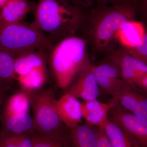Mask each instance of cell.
<instances>
[{"instance_id":"6da1fadb","label":"cell","mask_w":147,"mask_h":147,"mask_svg":"<svg viewBox=\"0 0 147 147\" xmlns=\"http://www.w3.org/2000/svg\"><path fill=\"white\" fill-rule=\"evenodd\" d=\"M88 9L83 0H38L30 25L56 44L84 29Z\"/></svg>"},{"instance_id":"7a4b0ae2","label":"cell","mask_w":147,"mask_h":147,"mask_svg":"<svg viewBox=\"0 0 147 147\" xmlns=\"http://www.w3.org/2000/svg\"><path fill=\"white\" fill-rule=\"evenodd\" d=\"M137 2L119 1L112 5H98L89 11L84 29L89 45L96 52L108 53L114 48L116 35L124 25L135 21Z\"/></svg>"},{"instance_id":"3957f363","label":"cell","mask_w":147,"mask_h":147,"mask_svg":"<svg viewBox=\"0 0 147 147\" xmlns=\"http://www.w3.org/2000/svg\"><path fill=\"white\" fill-rule=\"evenodd\" d=\"M88 45V39L76 35L60 40L50 49L48 59L59 88H68L80 72L91 63Z\"/></svg>"},{"instance_id":"277c9868","label":"cell","mask_w":147,"mask_h":147,"mask_svg":"<svg viewBox=\"0 0 147 147\" xmlns=\"http://www.w3.org/2000/svg\"><path fill=\"white\" fill-rule=\"evenodd\" d=\"M55 43L30 25L0 21V50L15 59L41 49H51Z\"/></svg>"},{"instance_id":"5b68a950","label":"cell","mask_w":147,"mask_h":147,"mask_svg":"<svg viewBox=\"0 0 147 147\" xmlns=\"http://www.w3.org/2000/svg\"><path fill=\"white\" fill-rule=\"evenodd\" d=\"M55 100L53 92L50 90L42 92L34 98L33 131L39 135L69 143V137L65 134L67 127L57 113Z\"/></svg>"},{"instance_id":"8992f818","label":"cell","mask_w":147,"mask_h":147,"mask_svg":"<svg viewBox=\"0 0 147 147\" xmlns=\"http://www.w3.org/2000/svg\"><path fill=\"white\" fill-rule=\"evenodd\" d=\"M108 118L117 124L139 147H147V123L116 105L109 111Z\"/></svg>"},{"instance_id":"52a82bcc","label":"cell","mask_w":147,"mask_h":147,"mask_svg":"<svg viewBox=\"0 0 147 147\" xmlns=\"http://www.w3.org/2000/svg\"><path fill=\"white\" fill-rule=\"evenodd\" d=\"M107 54L106 59L117 65L122 80L129 86L135 87L134 83L137 78L147 74V64L133 57L125 47L121 46L114 48Z\"/></svg>"},{"instance_id":"ba28073f","label":"cell","mask_w":147,"mask_h":147,"mask_svg":"<svg viewBox=\"0 0 147 147\" xmlns=\"http://www.w3.org/2000/svg\"><path fill=\"white\" fill-rule=\"evenodd\" d=\"M92 70L99 88L112 96L111 102L115 104L124 82L121 78L118 66L114 62L105 59L97 65H92Z\"/></svg>"},{"instance_id":"9c48e42d","label":"cell","mask_w":147,"mask_h":147,"mask_svg":"<svg viewBox=\"0 0 147 147\" xmlns=\"http://www.w3.org/2000/svg\"><path fill=\"white\" fill-rule=\"evenodd\" d=\"M142 91L123 82L115 101L124 109L147 123V98Z\"/></svg>"},{"instance_id":"30bf717a","label":"cell","mask_w":147,"mask_h":147,"mask_svg":"<svg viewBox=\"0 0 147 147\" xmlns=\"http://www.w3.org/2000/svg\"><path fill=\"white\" fill-rule=\"evenodd\" d=\"M91 63L78 74L68 91L76 98L83 101L96 100L99 95V88L92 70Z\"/></svg>"},{"instance_id":"8fae6325","label":"cell","mask_w":147,"mask_h":147,"mask_svg":"<svg viewBox=\"0 0 147 147\" xmlns=\"http://www.w3.org/2000/svg\"><path fill=\"white\" fill-rule=\"evenodd\" d=\"M55 106L62 122L69 129L82 122L81 102L69 93L64 94L58 100L55 99Z\"/></svg>"},{"instance_id":"7c38bea8","label":"cell","mask_w":147,"mask_h":147,"mask_svg":"<svg viewBox=\"0 0 147 147\" xmlns=\"http://www.w3.org/2000/svg\"><path fill=\"white\" fill-rule=\"evenodd\" d=\"M113 102L104 103L97 99L81 102V111L86 124L102 128L108 120L109 111L115 105Z\"/></svg>"},{"instance_id":"4fadbf2b","label":"cell","mask_w":147,"mask_h":147,"mask_svg":"<svg viewBox=\"0 0 147 147\" xmlns=\"http://www.w3.org/2000/svg\"><path fill=\"white\" fill-rule=\"evenodd\" d=\"M36 6L28 0H8L0 9V21L7 23H21Z\"/></svg>"},{"instance_id":"5bb4252c","label":"cell","mask_w":147,"mask_h":147,"mask_svg":"<svg viewBox=\"0 0 147 147\" xmlns=\"http://www.w3.org/2000/svg\"><path fill=\"white\" fill-rule=\"evenodd\" d=\"M69 130V140L73 147H97V127L79 124Z\"/></svg>"},{"instance_id":"9a60e30c","label":"cell","mask_w":147,"mask_h":147,"mask_svg":"<svg viewBox=\"0 0 147 147\" xmlns=\"http://www.w3.org/2000/svg\"><path fill=\"white\" fill-rule=\"evenodd\" d=\"M46 50H39L24 54L16 58L14 61V71L16 75H23L33 69L46 66L47 56Z\"/></svg>"},{"instance_id":"2e32d148","label":"cell","mask_w":147,"mask_h":147,"mask_svg":"<svg viewBox=\"0 0 147 147\" xmlns=\"http://www.w3.org/2000/svg\"><path fill=\"white\" fill-rule=\"evenodd\" d=\"M146 32L142 23L136 20L129 21L117 33L116 40L123 47H132L139 42Z\"/></svg>"},{"instance_id":"e0dca14e","label":"cell","mask_w":147,"mask_h":147,"mask_svg":"<svg viewBox=\"0 0 147 147\" xmlns=\"http://www.w3.org/2000/svg\"><path fill=\"white\" fill-rule=\"evenodd\" d=\"M33 120L29 113H24L3 119L4 132L20 135L33 131Z\"/></svg>"},{"instance_id":"ac0fdd59","label":"cell","mask_w":147,"mask_h":147,"mask_svg":"<svg viewBox=\"0 0 147 147\" xmlns=\"http://www.w3.org/2000/svg\"><path fill=\"white\" fill-rule=\"evenodd\" d=\"M101 129L112 147H139L117 124L109 119Z\"/></svg>"},{"instance_id":"d6986e66","label":"cell","mask_w":147,"mask_h":147,"mask_svg":"<svg viewBox=\"0 0 147 147\" xmlns=\"http://www.w3.org/2000/svg\"><path fill=\"white\" fill-rule=\"evenodd\" d=\"M46 79V66L35 67L28 73L17 77L21 87L29 91L38 89L42 87Z\"/></svg>"},{"instance_id":"ffe728a7","label":"cell","mask_w":147,"mask_h":147,"mask_svg":"<svg viewBox=\"0 0 147 147\" xmlns=\"http://www.w3.org/2000/svg\"><path fill=\"white\" fill-rule=\"evenodd\" d=\"M30 105V100L26 94L19 92L13 95L6 103L3 119L21 113H29Z\"/></svg>"},{"instance_id":"44dd1931","label":"cell","mask_w":147,"mask_h":147,"mask_svg":"<svg viewBox=\"0 0 147 147\" xmlns=\"http://www.w3.org/2000/svg\"><path fill=\"white\" fill-rule=\"evenodd\" d=\"M15 58L9 53L0 50V79H9L14 78Z\"/></svg>"},{"instance_id":"7402d4cb","label":"cell","mask_w":147,"mask_h":147,"mask_svg":"<svg viewBox=\"0 0 147 147\" xmlns=\"http://www.w3.org/2000/svg\"><path fill=\"white\" fill-rule=\"evenodd\" d=\"M129 54L133 57L147 64V34L146 32L136 45L125 47Z\"/></svg>"},{"instance_id":"603a6c76","label":"cell","mask_w":147,"mask_h":147,"mask_svg":"<svg viewBox=\"0 0 147 147\" xmlns=\"http://www.w3.org/2000/svg\"><path fill=\"white\" fill-rule=\"evenodd\" d=\"M32 139L33 147H69V143L38 134L32 135Z\"/></svg>"},{"instance_id":"cb8c5ba5","label":"cell","mask_w":147,"mask_h":147,"mask_svg":"<svg viewBox=\"0 0 147 147\" xmlns=\"http://www.w3.org/2000/svg\"><path fill=\"white\" fill-rule=\"evenodd\" d=\"M1 147H21L18 144L16 134L3 132L0 135Z\"/></svg>"},{"instance_id":"d4e9b609","label":"cell","mask_w":147,"mask_h":147,"mask_svg":"<svg viewBox=\"0 0 147 147\" xmlns=\"http://www.w3.org/2000/svg\"><path fill=\"white\" fill-rule=\"evenodd\" d=\"M97 147H112L104 131L99 127H97Z\"/></svg>"},{"instance_id":"484cf974","label":"cell","mask_w":147,"mask_h":147,"mask_svg":"<svg viewBox=\"0 0 147 147\" xmlns=\"http://www.w3.org/2000/svg\"><path fill=\"white\" fill-rule=\"evenodd\" d=\"M134 87L142 91H147V74L137 78L134 83Z\"/></svg>"},{"instance_id":"4316f807","label":"cell","mask_w":147,"mask_h":147,"mask_svg":"<svg viewBox=\"0 0 147 147\" xmlns=\"http://www.w3.org/2000/svg\"><path fill=\"white\" fill-rule=\"evenodd\" d=\"M97 3V5H105L109 3L113 4L115 2L116 0H94Z\"/></svg>"},{"instance_id":"83f0119b","label":"cell","mask_w":147,"mask_h":147,"mask_svg":"<svg viewBox=\"0 0 147 147\" xmlns=\"http://www.w3.org/2000/svg\"><path fill=\"white\" fill-rule=\"evenodd\" d=\"M85 5L87 8H89L93 4L94 0H84Z\"/></svg>"},{"instance_id":"f1b7e54d","label":"cell","mask_w":147,"mask_h":147,"mask_svg":"<svg viewBox=\"0 0 147 147\" xmlns=\"http://www.w3.org/2000/svg\"><path fill=\"white\" fill-rule=\"evenodd\" d=\"M3 91L1 87H0V112H1V107L2 103L3 101Z\"/></svg>"},{"instance_id":"f546056e","label":"cell","mask_w":147,"mask_h":147,"mask_svg":"<svg viewBox=\"0 0 147 147\" xmlns=\"http://www.w3.org/2000/svg\"><path fill=\"white\" fill-rule=\"evenodd\" d=\"M8 0H0V9L3 7Z\"/></svg>"},{"instance_id":"4dcf8cb0","label":"cell","mask_w":147,"mask_h":147,"mask_svg":"<svg viewBox=\"0 0 147 147\" xmlns=\"http://www.w3.org/2000/svg\"><path fill=\"white\" fill-rule=\"evenodd\" d=\"M125 1V0H116L115 2V3L119 1ZM129 1H134V0H129Z\"/></svg>"},{"instance_id":"1f68e13d","label":"cell","mask_w":147,"mask_h":147,"mask_svg":"<svg viewBox=\"0 0 147 147\" xmlns=\"http://www.w3.org/2000/svg\"><path fill=\"white\" fill-rule=\"evenodd\" d=\"M0 147H1V146H0Z\"/></svg>"}]
</instances>
